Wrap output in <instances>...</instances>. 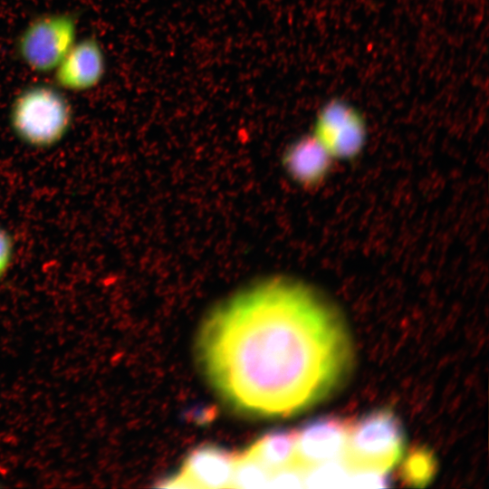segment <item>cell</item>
Instances as JSON below:
<instances>
[{"label": "cell", "mask_w": 489, "mask_h": 489, "mask_svg": "<svg viewBox=\"0 0 489 489\" xmlns=\"http://www.w3.org/2000/svg\"><path fill=\"white\" fill-rule=\"evenodd\" d=\"M195 353L223 402L263 418L294 416L328 399L354 363L336 304L314 286L279 275L217 304L199 327Z\"/></svg>", "instance_id": "obj_1"}, {"label": "cell", "mask_w": 489, "mask_h": 489, "mask_svg": "<svg viewBox=\"0 0 489 489\" xmlns=\"http://www.w3.org/2000/svg\"><path fill=\"white\" fill-rule=\"evenodd\" d=\"M8 121L17 139L27 147L48 149L68 135L73 109L63 91L54 84L25 87L13 99Z\"/></svg>", "instance_id": "obj_2"}, {"label": "cell", "mask_w": 489, "mask_h": 489, "mask_svg": "<svg viewBox=\"0 0 489 489\" xmlns=\"http://www.w3.org/2000/svg\"><path fill=\"white\" fill-rule=\"evenodd\" d=\"M406 446L403 424L388 408L375 409L351 424L343 460L352 470L387 473Z\"/></svg>", "instance_id": "obj_3"}, {"label": "cell", "mask_w": 489, "mask_h": 489, "mask_svg": "<svg viewBox=\"0 0 489 489\" xmlns=\"http://www.w3.org/2000/svg\"><path fill=\"white\" fill-rule=\"evenodd\" d=\"M78 38V22L73 14H44L23 28L16 39L15 51L30 71L53 73Z\"/></svg>", "instance_id": "obj_4"}, {"label": "cell", "mask_w": 489, "mask_h": 489, "mask_svg": "<svg viewBox=\"0 0 489 489\" xmlns=\"http://www.w3.org/2000/svg\"><path fill=\"white\" fill-rule=\"evenodd\" d=\"M235 455L226 448L205 444L194 448L183 461L180 469L160 481L166 488H227L231 487Z\"/></svg>", "instance_id": "obj_5"}, {"label": "cell", "mask_w": 489, "mask_h": 489, "mask_svg": "<svg viewBox=\"0 0 489 489\" xmlns=\"http://www.w3.org/2000/svg\"><path fill=\"white\" fill-rule=\"evenodd\" d=\"M365 122L349 105L332 102L317 117L312 135L332 160H350L362 150L366 141Z\"/></svg>", "instance_id": "obj_6"}, {"label": "cell", "mask_w": 489, "mask_h": 489, "mask_svg": "<svg viewBox=\"0 0 489 489\" xmlns=\"http://www.w3.org/2000/svg\"><path fill=\"white\" fill-rule=\"evenodd\" d=\"M352 421L340 416L314 418L297 430L296 461L304 467L343 457Z\"/></svg>", "instance_id": "obj_7"}, {"label": "cell", "mask_w": 489, "mask_h": 489, "mask_svg": "<svg viewBox=\"0 0 489 489\" xmlns=\"http://www.w3.org/2000/svg\"><path fill=\"white\" fill-rule=\"evenodd\" d=\"M106 72V56L92 36L78 38L52 73L54 85L64 92L81 93L95 89Z\"/></svg>", "instance_id": "obj_8"}, {"label": "cell", "mask_w": 489, "mask_h": 489, "mask_svg": "<svg viewBox=\"0 0 489 489\" xmlns=\"http://www.w3.org/2000/svg\"><path fill=\"white\" fill-rule=\"evenodd\" d=\"M333 160L313 135L302 138L285 151L287 174L299 185L313 187L328 176Z\"/></svg>", "instance_id": "obj_9"}, {"label": "cell", "mask_w": 489, "mask_h": 489, "mask_svg": "<svg viewBox=\"0 0 489 489\" xmlns=\"http://www.w3.org/2000/svg\"><path fill=\"white\" fill-rule=\"evenodd\" d=\"M296 440L297 430L279 428L264 434L246 449L274 471L297 463Z\"/></svg>", "instance_id": "obj_10"}, {"label": "cell", "mask_w": 489, "mask_h": 489, "mask_svg": "<svg viewBox=\"0 0 489 489\" xmlns=\"http://www.w3.org/2000/svg\"><path fill=\"white\" fill-rule=\"evenodd\" d=\"M273 472L245 448L235 455L231 487L268 488Z\"/></svg>", "instance_id": "obj_11"}, {"label": "cell", "mask_w": 489, "mask_h": 489, "mask_svg": "<svg viewBox=\"0 0 489 489\" xmlns=\"http://www.w3.org/2000/svg\"><path fill=\"white\" fill-rule=\"evenodd\" d=\"M436 460L429 449L416 447L408 454L402 464L401 480L410 486H425L436 475Z\"/></svg>", "instance_id": "obj_12"}, {"label": "cell", "mask_w": 489, "mask_h": 489, "mask_svg": "<svg viewBox=\"0 0 489 489\" xmlns=\"http://www.w3.org/2000/svg\"><path fill=\"white\" fill-rule=\"evenodd\" d=\"M352 471L343 458L307 467L304 473L306 487H348Z\"/></svg>", "instance_id": "obj_13"}, {"label": "cell", "mask_w": 489, "mask_h": 489, "mask_svg": "<svg viewBox=\"0 0 489 489\" xmlns=\"http://www.w3.org/2000/svg\"><path fill=\"white\" fill-rule=\"evenodd\" d=\"M306 467L298 463L274 470L268 488H299L304 483Z\"/></svg>", "instance_id": "obj_14"}, {"label": "cell", "mask_w": 489, "mask_h": 489, "mask_svg": "<svg viewBox=\"0 0 489 489\" xmlns=\"http://www.w3.org/2000/svg\"><path fill=\"white\" fill-rule=\"evenodd\" d=\"M14 242L11 234L0 225V281L8 273L14 259Z\"/></svg>", "instance_id": "obj_15"}]
</instances>
